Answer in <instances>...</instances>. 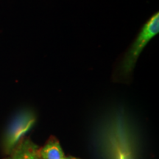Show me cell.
<instances>
[{
    "label": "cell",
    "mask_w": 159,
    "mask_h": 159,
    "mask_svg": "<svg viewBox=\"0 0 159 159\" xmlns=\"http://www.w3.org/2000/svg\"><path fill=\"white\" fill-rule=\"evenodd\" d=\"M158 33L159 13L157 12L143 25L136 39L121 57L117 66V78L120 80H128L130 78L141 53Z\"/></svg>",
    "instance_id": "6da1fadb"
},
{
    "label": "cell",
    "mask_w": 159,
    "mask_h": 159,
    "mask_svg": "<svg viewBox=\"0 0 159 159\" xmlns=\"http://www.w3.org/2000/svg\"><path fill=\"white\" fill-rule=\"evenodd\" d=\"M36 116L33 111L25 109L21 111L12 119L2 139V150L9 155L24 136L34 126Z\"/></svg>",
    "instance_id": "7a4b0ae2"
},
{
    "label": "cell",
    "mask_w": 159,
    "mask_h": 159,
    "mask_svg": "<svg viewBox=\"0 0 159 159\" xmlns=\"http://www.w3.org/2000/svg\"><path fill=\"white\" fill-rule=\"evenodd\" d=\"M39 150L29 139L24 138L5 159H35L39 157Z\"/></svg>",
    "instance_id": "3957f363"
},
{
    "label": "cell",
    "mask_w": 159,
    "mask_h": 159,
    "mask_svg": "<svg viewBox=\"0 0 159 159\" xmlns=\"http://www.w3.org/2000/svg\"><path fill=\"white\" fill-rule=\"evenodd\" d=\"M39 158L41 159H65L66 157L58 141L52 138L44 147L39 150Z\"/></svg>",
    "instance_id": "277c9868"
},
{
    "label": "cell",
    "mask_w": 159,
    "mask_h": 159,
    "mask_svg": "<svg viewBox=\"0 0 159 159\" xmlns=\"http://www.w3.org/2000/svg\"><path fill=\"white\" fill-rule=\"evenodd\" d=\"M65 159H80V158H75V157H68V158H66V157Z\"/></svg>",
    "instance_id": "5b68a950"
},
{
    "label": "cell",
    "mask_w": 159,
    "mask_h": 159,
    "mask_svg": "<svg viewBox=\"0 0 159 159\" xmlns=\"http://www.w3.org/2000/svg\"><path fill=\"white\" fill-rule=\"evenodd\" d=\"M35 159H41V158H40L39 157H38V158H35Z\"/></svg>",
    "instance_id": "8992f818"
}]
</instances>
